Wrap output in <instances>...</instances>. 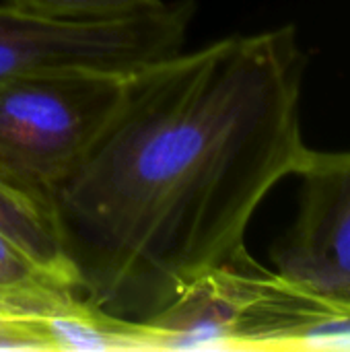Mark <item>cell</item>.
<instances>
[{"label":"cell","instance_id":"obj_4","mask_svg":"<svg viewBox=\"0 0 350 352\" xmlns=\"http://www.w3.org/2000/svg\"><path fill=\"white\" fill-rule=\"evenodd\" d=\"M194 0L109 21H68L0 4V80L54 74H132L184 50Z\"/></svg>","mask_w":350,"mask_h":352},{"label":"cell","instance_id":"obj_3","mask_svg":"<svg viewBox=\"0 0 350 352\" xmlns=\"http://www.w3.org/2000/svg\"><path fill=\"white\" fill-rule=\"evenodd\" d=\"M128 76L54 72L0 80V177L47 204L113 113Z\"/></svg>","mask_w":350,"mask_h":352},{"label":"cell","instance_id":"obj_2","mask_svg":"<svg viewBox=\"0 0 350 352\" xmlns=\"http://www.w3.org/2000/svg\"><path fill=\"white\" fill-rule=\"evenodd\" d=\"M349 309L252 260L200 278L144 326L153 349L318 351Z\"/></svg>","mask_w":350,"mask_h":352},{"label":"cell","instance_id":"obj_6","mask_svg":"<svg viewBox=\"0 0 350 352\" xmlns=\"http://www.w3.org/2000/svg\"><path fill=\"white\" fill-rule=\"evenodd\" d=\"M78 301L74 289L0 235V316L37 318Z\"/></svg>","mask_w":350,"mask_h":352},{"label":"cell","instance_id":"obj_9","mask_svg":"<svg viewBox=\"0 0 350 352\" xmlns=\"http://www.w3.org/2000/svg\"><path fill=\"white\" fill-rule=\"evenodd\" d=\"M52 351L43 332L33 324V318L0 316V351Z\"/></svg>","mask_w":350,"mask_h":352},{"label":"cell","instance_id":"obj_7","mask_svg":"<svg viewBox=\"0 0 350 352\" xmlns=\"http://www.w3.org/2000/svg\"><path fill=\"white\" fill-rule=\"evenodd\" d=\"M0 235L19 245L45 270L74 289L68 262L52 219V210L35 196L0 177ZM76 293V291H74Z\"/></svg>","mask_w":350,"mask_h":352},{"label":"cell","instance_id":"obj_1","mask_svg":"<svg viewBox=\"0 0 350 352\" xmlns=\"http://www.w3.org/2000/svg\"><path fill=\"white\" fill-rule=\"evenodd\" d=\"M303 70L287 25L182 50L126 78L47 196L83 303L146 324L200 278L252 262V217L307 148Z\"/></svg>","mask_w":350,"mask_h":352},{"label":"cell","instance_id":"obj_5","mask_svg":"<svg viewBox=\"0 0 350 352\" xmlns=\"http://www.w3.org/2000/svg\"><path fill=\"white\" fill-rule=\"evenodd\" d=\"M295 175L301 206L272 262L287 280L350 305V151L305 148Z\"/></svg>","mask_w":350,"mask_h":352},{"label":"cell","instance_id":"obj_8","mask_svg":"<svg viewBox=\"0 0 350 352\" xmlns=\"http://www.w3.org/2000/svg\"><path fill=\"white\" fill-rule=\"evenodd\" d=\"M17 8L68 21H109L161 6L165 0H4Z\"/></svg>","mask_w":350,"mask_h":352}]
</instances>
